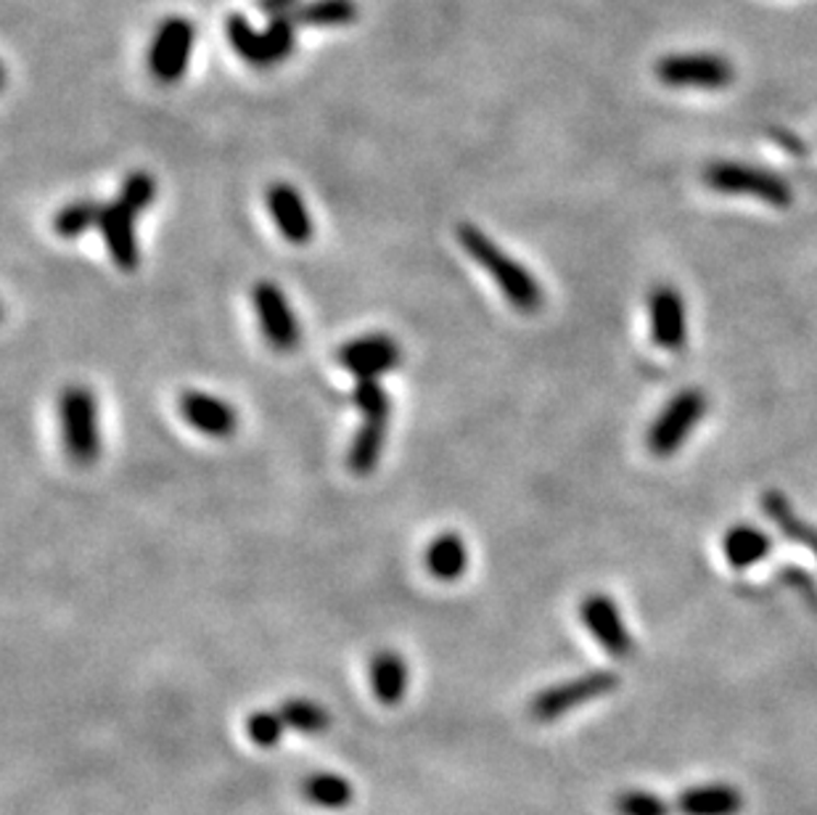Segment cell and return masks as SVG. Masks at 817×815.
Returning <instances> with one entry per match:
<instances>
[{
    "instance_id": "19",
    "label": "cell",
    "mask_w": 817,
    "mask_h": 815,
    "mask_svg": "<svg viewBox=\"0 0 817 815\" xmlns=\"http://www.w3.org/2000/svg\"><path fill=\"white\" fill-rule=\"evenodd\" d=\"M429 575L442 582H455L468 569V545L458 532H442L423 554Z\"/></svg>"
},
{
    "instance_id": "22",
    "label": "cell",
    "mask_w": 817,
    "mask_h": 815,
    "mask_svg": "<svg viewBox=\"0 0 817 815\" xmlns=\"http://www.w3.org/2000/svg\"><path fill=\"white\" fill-rule=\"evenodd\" d=\"M302 794L310 805L326 807V811H344L355 800V789L344 776L337 773H313L302 784Z\"/></svg>"
},
{
    "instance_id": "25",
    "label": "cell",
    "mask_w": 817,
    "mask_h": 815,
    "mask_svg": "<svg viewBox=\"0 0 817 815\" xmlns=\"http://www.w3.org/2000/svg\"><path fill=\"white\" fill-rule=\"evenodd\" d=\"M279 712L283 723H286V728H294L307 736L326 734L328 725H331V715H328L318 702H313V699H286L279 708Z\"/></svg>"
},
{
    "instance_id": "14",
    "label": "cell",
    "mask_w": 817,
    "mask_h": 815,
    "mask_svg": "<svg viewBox=\"0 0 817 815\" xmlns=\"http://www.w3.org/2000/svg\"><path fill=\"white\" fill-rule=\"evenodd\" d=\"M270 217L279 226L281 236L288 244H297V247H305L307 241L313 239V217L310 210H307L305 199L294 185L288 183H273L265 194Z\"/></svg>"
},
{
    "instance_id": "15",
    "label": "cell",
    "mask_w": 817,
    "mask_h": 815,
    "mask_svg": "<svg viewBox=\"0 0 817 815\" xmlns=\"http://www.w3.org/2000/svg\"><path fill=\"white\" fill-rule=\"evenodd\" d=\"M99 230H101V236H104V244H106L109 254H112L114 265L125 273L138 271L140 249H138V236H135L133 212L120 202L106 204L104 215H101Z\"/></svg>"
},
{
    "instance_id": "1",
    "label": "cell",
    "mask_w": 817,
    "mask_h": 815,
    "mask_svg": "<svg viewBox=\"0 0 817 815\" xmlns=\"http://www.w3.org/2000/svg\"><path fill=\"white\" fill-rule=\"evenodd\" d=\"M455 234H458V244L466 249L468 257L492 275L495 284L519 313L532 316V313L543 310L545 292L540 281L519 260H513L503 247H498L492 236H487L474 223H461Z\"/></svg>"
},
{
    "instance_id": "5",
    "label": "cell",
    "mask_w": 817,
    "mask_h": 815,
    "mask_svg": "<svg viewBox=\"0 0 817 815\" xmlns=\"http://www.w3.org/2000/svg\"><path fill=\"white\" fill-rule=\"evenodd\" d=\"M616 686H620V676H614V672H609V670L585 672V676L564 680V683L540 691V694L532 699L530 712L535 721L551 723V721H556V717L566 715V712L582 708L585 702H593V699L611 694Z\"/></svg>"
},
{
    "instance_id": "2",
    "label": "cell",
    "mask_w": 817,
    "mask_h": 815,
    "mask_svg": "<svg viewBox=\"0 0 817 815\" xmlns=\"http://www.w3.org/2000/svg\"><path fill=\"white\" fill-rule=\"evenodd\" d=\"M59 421L64 451L80 466H90L101 455L99 403L82 384H69L59 395Z\"/></svg>"
},
{
    "instance_id": "28",
    "label": "cell",
    "mask_w": 817,
    "mask_h": 815,
    "mask_svg": "<svg viewBox=\"0 0 817 815\" xmlns=\"http://www.w3.org/2000/svg\"><path fill=\"white\" fill-rule=\"evenodd\" d=\"M352 403L363 416H389L392 400L389 393L382 387L378 378H358L355 389H352Z\"/></svg>"
},
{
    "instance_id": "17",
    "label": "cell",
    "mask_w": 817,
    "mask_h": 815,
    "mask_svg": "<svg viewBox=\"0 0 817 815\" xmlns=\"http://www.w3.org/2000/svg\"><path fill=\"white\" fill-rule=\"evenodd\" d=\"M408 663L397 652L384 649L371 659V691L384 708H395L408 694Z\"/></svg>"
},
{
    "instance_id": "10",
    "label": "cell",
    "mask_w": 817,
    "mask_h": 815,
    "mask_svg": "<svg viewBox=\"0 0 817 815\" xmlns=\"http://www.w3.org/2000/svg\"><path fill=\"white\" fill-rule=\"evenodd\" d=\"M191 46H194V24L180 16L167 19L151 46L149 64L154 77L162 82L180 80L185 67H189Z\"/></svg>"
},
{
    "instance_id": "18",
    "label": "cell",
    "mask_w": 817,
    "mask_h": 815,
    "mask_svg": "<svg viewBox=\"0 0 817 815\" xmlns=\"http://www.w3.org/2000/svg\"><path fill=\"white\" fill-rule=\"evenodd\" d=\"M389 416H363V423L355 432V440L350 445L347 455V466L358 477H368L373 468L378 466V459L384 453V442H387Z\"/></svg>"
},
{
    "instance_id": "20",
    "label": "cell",
    "mask_w": 817,
    "mask_h": 815,
    "mask_svg": "<svg viewBox=\"0 0 817 815\" xmlns=\"http://www.w3.org/2000/svg\"><path fill=\"white\" fill-rule=\"evenodd\" d=\"M292 19L294 27L307 24V27H337V24H350L358 16L355 0H310V3H297L292 9L281 11Z\"/></svg>"
},
{
    "instance_id": "30",
    "label": "cell",
    "mask_w": 817,
    "mask_h": 815,
    "mask_svg": "<svg viewBox=\"0 0 817 815\" xmlns=\"http://www.w3.org/2000/svg\"><path fill=\"white\" fill-rule=\"evenodd\" d=\"M292 5H294V0H260V11H265V14L270 16L281 14V11L292 9Z\"/></svg>"
},
{
    "instance_id": "9",
    "label": "cell",
    "mask_w": 817,
    "mask_h": 815,
    "mask_svg": "<svg viewBox=\"0 0 817 815\" xmlns=\"http://www.w3.org/2000/svg\"><path fill=\"white\" fill-rule=\"evenodd\" d=\"M661 82L672 88H725L733 82V67L728 59L712 54H683L667 56L656 67Z\"/></svg>"
},
{
    "instance_id": "16",
    "label": "cell",
    "mask_w": 817,
    "mask_h": 815,
    "mask_svg": "<svg viewBox=\"0 0 817 815\" xmlns=\"http://www.w3.org/2000/svg\"><path fill=\"white\" fill-rule=\"evenodd\" d=\"M744 794L730 784H704L685 789L678 797L680 815H738Z\"/></svg>"
},
{
    "instance_id": "21",
    "label": "cell",
    "mask_w": 817,
    "mask_h": 815,
    "mask_svg": "<svg viewBox=\"0 0 817 815\" xmlns=\"http://www.w3.org/2000/svg\"><path fill=\"white\" fill-rule=\"evenodd\" d=\"M723 548L730 567L746 569L762 562L770 554V548H773V543H770V537L762 530L751 528V524H736L725 535Z\"/></svg>"
},
{
    "instance_id": "8",
    "label": "cell",
    "mask_w": 817,
    "mask_h": 815,
    "mask_svg": "<svg viewBox=\"0 0 817 815\" xmlns=\"http://www.w3.org/2000/svg\"><path fill=\"white\" fill-rule=\"evenodd\" d=\"M252 303L270 348L279 352H292L297 348L302 329L283 288L273 281H260L252 286Z\"/></svg>"
},
{
    "instance_id": "24",
    "label": "cell",
    "mask_w": 817,
    "mask_h": 815,
    "mask_svg": "<svg viewBox=\"0 0 817 815\" xmlns=\"http://www.w3.org/2000/svg\"><path fill=\"white\" fill-rule=\"evenodd\" d=\"M104 207L106 204L95 202V199H80V202L67 204L56 212L54 230L61 239H77V236L88 234L90 228H99Z\"/></svg>"
},
{
    "instance_id": "13",
    "label": "cell",
    "mask_w": 817,
    "mask_h": 815,
    "mask_svg": "<svg viewBox=\"0 0 817 815\" xmlns=\"http://www.w3.org/2000/svg\"><path fill=\"white\" fill-rule=\"evenodd\" d=\"M178 410L183 416L185 423L196 429V432L207 434V438L225 440L236 432L238 427V414L230 403H225L223 397H215L209 393H196L189 389L178 397Z\"/></svg>"
},
{
    "instance_id": "12",
    "label": "cell",
    "mask_w": 817,
    "mask_h": 815,
    "mask_svg": "<svg viewBox=\"0 0 817 815\" xmlns=\"http://www.w3.org/2000/svg\"><path fill=\"white\" fill-rule=\"evenodd\" d=\"M648 320H651V337L661 350L680 352L688 339V318L683 294L672 286H656L648 297Z\"/></svg>"
},
{
    "instance_id": "7",
    "label": "cell",
    "mask_w": 817,
    "mask_h": 815,
    "mask_svg": "<svg viewBox=\"0 0 817 815\" xmlns=\"http://www.w3.org/2000/svg\"><path fill=\"white\" fill-rule=\"evenodd\" d=\"M333 361L355 378H378L402 363V348L389 333H365L344 342Z\"/></svg>"
},
{
    "instance_id": "26",
    "label": "cell",
    "mask_w": 817,
    "mask_h": 815,
    "mask_svg": "<svg viewBox=\"0 0 817 815\" xmlns=\"http://www.w3.org/2000/svg\"><path fill=\"white\" fill-rule=\"evenodd\" d=\"M154 199H157V181H154L149 172H133L122 183L117 202L125 204L133 215H140V212L151 207Z\"/></svg>"
},
{
    "instance_id": "3",
    "label": "cell",
    "mask_w": 817,
    "mask_h": 815,
    "mask_svg": "<svg viewBox=\"0 0 817 815\" xmlns=\"http://www.w3.org/2000/svg\"><path fill=\"white\" fill-rule=\"evenodd\" d=\"M294 30L297 27L286 14H275L265 32H254L243 14H230L225 22L230 46L243 61L254 64V67H270V64L286 59L294 48Z\"/></svg>"
},
{
    "instance_id": "27",
    "label": "cell",
    "mask_w": 817,
    "mask_h": 815,
    "mask_svg": "<svg viewBox=\"0 0 817 815\" xmlns=\"http://www.w3.org/2000/svg\"><path fill=\"white\" fill-rule=\"evenodd\" d=\"M283 731H286V723L279 710H260L247 717V736L262 749H273L283 739Z\"/></svg>"
},
{
    "instance_id": "11",
    "label": "cell",
    "mask_w": 817,
    "mask_h": 815,
    "mask_svg": "<svg viewBox=\"0 0 817 815\" xmlns=\"http://www.w3.org/2000/svg\"><path fill=\"white\" fill-rule=\"evenodd\" d=\"M580 618L588 627L590 635L598 641V644L606 649L611 657H629L635 649V641L629 635L627 625H624L620 607L609 599L606 593H593L582 601L580 607Z\"/></svg>"
},
{
    "instance_id": "23",
    "label": "cell",
    "mask_w": 817,
    "mask_h": 815,
    "mask_svg": "<svg viewBox=\"0 0 817 815\" xmlns=\"http://www.w3.org/2000/svg\"><path fill=\"white\" fill-rule=\"evenodd\" d=\"M762 503H764V511H768V517L773 519L778 528H781V532L788 537V541L807 545V548L817 556V530L809 528L807 522H802V519L796 517L794 509H791V503L781 496V493H768V496L762 498Z\"/></svg>"
},
{
    "instance_id": "4",
    "label": "cell",
    "mask_w": 817,
    "mask_h": 815,
    "mask_svg": "<svg viewBox=\"0 0 817 815\" xmlns=\"http://www.w3.org/2000/svg\"><path fill=\"white\" fill-rule=\"evenodd\" d=\"M704 181L710 189L719 194H738V196H754L759 202H768L773 207H788L794 191L783 181L781 176L770 170H759L751 165L738 162H714L706 167Z\"/></svg>"
},
{
    "instance_id": "29",
    "label": "cell",
    "mask_w": 817,
    "mask_h": 815,
    "mask_svg": "<svg viewBox=\"0 0 817 815\" xmlns=\"http://www.w3.org/2000/svg\"><path fill=\"white\" fill-rule=\"evenodd\" d=\"M616 815H669V805L659 794L638 792V789H627L614 800Z\"/></svg>"
},
{
    "instance_id": "6",
    "label": "cell",
    "mask_w": 817,
    "mask_h": 815,
    "mask_svg": "<svg viewBox=\"0 0 817 815\" xmlns=\"http://www.w3.org/2000/svg\"><path fill=\"white\" fill-rule=\"evenodd\" d=\"M706 397L699 389H685L678 397L669 400V406L661 410V416L648 429V451L659 459L678 453L680 445L688 440L696 421L704 419Z\"/></svg>"
}]
</instances>
